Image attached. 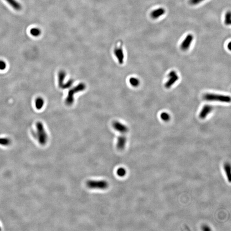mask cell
Instances as JSON below:
<instances>
[{
	"label": "cell",
	"instance_id": "cell-1",
	"mask_svg": "<svg viewBox=\"0 0 231 231\" xmlns=\"http://www.w3.org/2000/svg\"><path fill=\"white\" fill-rule=\"evenodd\" d=\"M36 131L33 132V136L37 139L40 144L45 145L47 143L48 137L43 125L41 122H37L36 124Z\"/></svg>",
	"mask_w": 231,
	"mask_h": 231
},
{
	"label": "cell",
	"instance_id": "cell-2",
	"mask_svg": "<svg viewBox=\"0 0 231 231\" xmlns=\"http://www.w3.org/2000/svg\"><path fill=\"white\" fill-rule=\"evenodd\" d=\"M113 52L119 63L120 64H123L125 59V54L123 49V42L122 40H119L116 42Z\"/></svg>",
	"mask_w": 231,
	"mask_h": 231
},
{
	"label": "cell",
	"instance_id": "cell-3",
	"mask_svg": "<svg viewBox=\"0 0 231 231\" xmlns=\"http://www.w3.org/2000/svg\"><path fill=\"white\" fill-rule=\"evenodd\" d=\"M203 98L207 101H220L223 103H229L231 101V98L229 96L217 94H205Z\"/></svg>",
	"mask_w": 231,
	"mask_h": 231
},
{
	"label": "cell",
	"instance_id": "cell-4",
	"mask_svg": "<svg viewBox=\"0 0 231 231\" xmlns=\"http://www.w3.org/2000/svg\"><path fill=\"white\" fill-rule=\"evenodd\" d=\"M86 185L90 189L104 190L108 188L109 184L105 180H88Z\"/></svg>",
	"mask_w": 231,
	"mask_h": 231
},
{
	"label": "cell",
	"instance_id": "cell-5",
	"mask_svg": "<svg viewBox=\"0 0 231 231\" xmlns=\"http://www.w3.org/2000/svg\"><path fill=\"white\" fill-rule=\"evenodd\" d=\"M85 88V85L84 83H81L76 86V87H74L73 89L70 90L65 101L66 105H70L72 104L74 102V96L75 95V94L84 90Z\"/></svg>",
	"mask_w": 231,
	"mask_h": 231
},
{
	"label": "cell",
	"instance_id": "cell-6",
	"mask_svg": "<svg viewBox=\"0 0 231 231\" xmlns=\"http://www.w3.org/2000/svg\"><path fill=\"white\" fill-rule=\"evenodd\" d=\"M168 80L165 84V87L167 89L171 87L179 79V76L174 71L170 72L168 75Z\"/></svg>",
	"mask_w": 231,
	"mask_h": 231
},
{
	"label": "cell",
	"instance_id": "cell-7",
	"mask_svg": "<svg viewBox=\"0 0 231 231\" xmlns=\"http://www.w3.org/2000/svg\"><path fill=\"white\" fill-rule=\"evenodd\" d=\"M194 36L192 34H188L184 38L181 45V48L184 51L188 50L191 46V43L194 40Z\"/></svg>",
	"mask_w": 231,
	"mask_h": 231
},
{
	"label": "cell",
	"instance_id": "cell-8",
	"mask_svg": "<svg viewBox=\"0 0 231 231\" xmlns=\"http://www.w3.org/2000/svg\"><path fill=\"white\" fill-rule=\"evenodd\" d=\"M113 127L115 130L122 134L127 133L129 131V129L127 126L118 121H115L113 123Z\"/></svg>",
	"mask_w": 231,
	"mask_h": 231
},
{
	"label": "cell",
	"instance_id": "cell-9",
	"mask_svg": "<svg viewBox=\"0 0 231 231\" xmlns=\"http://www.w3.org/2000/svg\"><path fill=\"white\" fill-rule=\"evenodd\" d=\"M127 142L126 137L124 135L120 136L118 137L116 143V147L118 150L122 151L125 148Z\"/></svg>",
	"mask_w": 231,
	"mask_h": 231
},
{
	"label": "cell",
	"instance_id": "cell-10",
	"mask_svg": "<svg viewBox=\"0 0 231 231\" xmlns=\"http://www.w3.org/2000/svg\"><path fill=\"white\" fill-rule=\"evenodd\" d=\"M213 110V107L210 105H205L203 107L199 113V117L201 119H205Z\"/></svg>",
	"mask_w": 231,
	"mask_h": 231
},
{
	"label": "cell",
	"instance_id": "cell-11",
	"mask_svg": "<svg viewBox=\"0 0 231 231\" xmlns=\"http://www.w3.org/2000/svg\"><path fill=\"white\" fill-rule=\"evenodd\" d=\"M166 10L164 8L160 7L153 10L151 13V16L153 19H157L165 14Z\"/></svg>",
	"mask_w": 231,
	"mask_h": 231
},
{
	"label": "cell",
	"instance_id": "cell-12",
	"mask_svg": "<svg viewBox=\"0 0 231 231\" xmlns=\"http://www.w3.org/2000/svg\"><path fill=\"white\" fill-rule=\"evenodd\" d=\"M66 76V73L63 71H61L58 73V84L60 87L62 89L63 86L64 82Z\"/></svg>",
	"mask_w": 231,
	"mask_h": 231
},
{
	"label": "cell",
	"instance_id": "cell-13",
	"mask_svg": "<svg viewBox=\"0 0 231 231\" xmlns=\"http://www.w3.org/2000/svg\"><path fill=\"white\" fill-rule=\"evenodd\" d=\"M14 9L17 11H19L22 9V6L16 0H5Z\"/></svg>",
	"mask_w": 231,
	"mask_h": 231
},
{
	"label": "cell",
	"instance_id": "cell-14",
	"mask_svg": "<svg viewBox=\"0 0 231 231\" xmlns=\"http://www.w3.org/2000/svg\"><path fill=\"white\" fill-rule=\"evenodd\" d=\"M36 107L37 110H40L43 107L44 105V100L41 97H38L36 99L35 101Z\"/></svg>",
	"mask_w": 231,
	"mask_h": 231
},
{
	"label": "cell",
	"instance_id": "cell-15",
	"mask_svg": "<svg viewBox=\"0 0 231 231\" xmlns=\"http://www.w3.org/2000/svg\"><path fill=\"white\" fill-rule=\"evenodd\" d=\"M129 83L133 87H137L140 85V81L136 77H132L129 79Z\"/></svg>",
	"mask_w": 231,
	"mask_h": 231
},
{
	"label": "cell",
	"instance_id": "cell-16",
	"mask_svg": "<svg viewBox=\"0 0 231 231\" xmlns=\"http://www.w3.org/2000/svg\"><path fill=\"white\" fill-rule=\"evenodd\" d=\"M11 143V140L7 137L0 138V145L3 146H7Z\"/></svg>",
	"mask_w": 231,
	"mask_h": 231
},
{
	"label": "cell",
	"instance_id": "cell-17",
	"mask_svg": "<svg viewBox=\"0 0 231 231\" xmlns=\"http://www.w3.org/2000/svg\"><path fill=\"white\" fill-rule=\"evenodd\" d=\"M225 23L227 25H230L231 23V13L230 11L225 14Z\"/></svg>",
	"mask_w": 231,
	"mask_h": 231
},
{
	"label": "cell",
	"instance_id": "cell-18",
	"mask_svg": "<svg viewBox=\"0 0 231 231\" xmlns=\"http://www.w3.org/2000/svg\"><path fill=\"white\" fill-rule=\"evenodd\" d=\"M31 33L32 36L34 37H38L40 35L41 32L40 29L37 28H33L31 30Z\"/></svg>",
	"mask_w": 231,
	"mask_h": 231
},
{
	"label": "cell",
	"instance_id": "cell-19",
	"mask_svg": "<svg viewBox=\"0 0 231 231\" xmlns=\"http://www.w3.org/2000/svg\"><path fill=\"white\" fill-rule=\"evenodd\" d=\"M225 173L227 174V176H228V179L230 180V176H231V167L230 164H226L225 165ZM227 176V177H228Z\"/></svg>",
	"mask_w": 231,
	"mask_h": 231
},
{
	"label": "cell",
	"instance_id": "cell-20",
	"mask_svg": "<svg viewBox=\"0 0 231 231\" xmlns=\"http://www.w3.org/2000/svg\"><path fill=\"white\" fill-rule=\"evenodd\" d=\"M161 118L162 120L164 121H168L170 119V116L168 113L163 112L161 114Z\"/></svg>",
	"mask_w": 231,
	"mask_h": 231
},
{
	"label": "cell",
	"instance_id": "cell-21",
	"mask_svg": "<svg viewBox=\"0 0 231 231\" xmlns=\"http://www.w3.org/2000/svg\"><path fill=\"white\" fill-rule=\"evenodd\" d=\"M117 174L119 176H124L126 174V170L123 168H120L117 170Z\"/></svg>",
	"mask_w": 231,
	"mask_h": 231
},
{
	"label": "cell",
	"instance_id": "cell-22",
	"mask_svg": "<svg viewBox=\"0 0 231 231\" xmlns=\"http://www.w3.org/2000/svg\"><path fill=\"white\" fill-rule=\"evenodd\" d=\"M204 1L205 0H190V3L191 4L195 5L199 4Z\"/></svg>",
	"mask_w": 231,
	"mask_h": 231
},
{
	"label": "cell",
	"instance_id": "cell-23",
	"mask_svg": "<svg viewBox=\"0 0 231 231\" xmlns=\"http://www.w3.org/2000/svg\"><path fill=\"white\" fill-rule=\"evenodd\" d=\"M7 64L3 60H0V70H3L6 68Z\"/></svg>",
	"mask_w": 231,
	"mask_h": 231
},
{
	"label": "cell",
	"instance_id": "cell-24",
	"mask_svg": "<svg viewBox=\"0 0 231 231\" xmlns=\"http://www.w3.org/2000/svg\"><path fill=\"white\" fill-rule=\"evenodd\" d=\"M231 42H229V43L228 45V48L229 49V50H231Z\"/></svg>",
	"mask_w": 231,
	"mask_h": 231
},
{
	"label": "cell",
	"instance_id": "cell-25",
	"mask_svg": "<svg viewBox=\"0 0 231 231\" xmlns=\"http://www.w3.org/2000/svg\"><path fill=\"white\" fill-rule=\"evenodd\" d=\"M0 230H1V227H0Z\"/></svg>",
	"mask_w": 231,
	"mask_h": 231
}]
</instances>
